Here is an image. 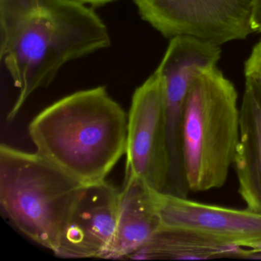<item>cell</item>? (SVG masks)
<instances>
[{
  "mask_svg": "<svg viewBox=\"0 0 261 261\" xmlns=\"http://www.w3.org/2000/svg\"><path fill=\"white\" fill-rule=\"evenodd\" d=\"M111 38L90 6L74 0H0V59L19 94L13 121L29 97L70 62L109 48Z\"/></svg>",
  "mask_w": 261,
  "mask_h": 261,
  "instance_id": "cell-1",
  "label": "cell"
},
{
  "mask_svg": "<svg viewBox=\"0 0 261 261\" xmlns=\"http://www.w3.org/2000/svg\"><path fill=\"white\" fill-rule=\"evenodd\" d=\"M128 115L105 86L62 97L29 126L36 153L86 185L105 181L126 152Z\"/></svg>",
  "mask_w": 261,
  "mask_h": 261,
  "instance_id": "cell-2",
  "label": "cell"
},
{
  "mask_svg": "<svg viewBox=\"0 0 261 261\" xmlns=\"http://www.w3.org/2000/svg\"><path fill=\"white\" fill-rule=\"evenodd\" d=\"M88 185L38 153L0 146V204L16 228L54 253Z\"/></svg>",
  "mask_w": 261,
  "mask_h": 261,
  "instance_id": "cell-3",
  "label": "cell"
},
{
  "mask_svg": "<svg viewBox=\"0 0 261 261\" xmlns=\"http://www.w3.org/2000/svg\"><path fill=\"white\" fill-rule=\"evenodd\" d=\"M238 94L218 67L200 76L186 100L181 128L189 191L219 189L233 164L240 136Z\"/></svg>",
  "mask_w": 261,
  "mask_h": 261,
  "instance_id": "cell-4",
  "label": "cell"
},
{
  "mask_svg": "<svg viewBox=\"0 0 261 261\" xmlns=\"http://www.w3.org/2000/svg\"><path fill=\"white\" fill-rule=\"evenodd\" d=\"M141 19L166 38L189 36L217 45L245 39L253 0H133Z\"/></svg>",
  "mask_w": 261,
  "mask_h": 261,
  "instance_id": "cell-5",
  "label": "cell"
},
{
  "mask_svg": "<svg viewBox=\"0 0 261 261\" xmlns=\"http://www.w3.org/2000/svg\"><path fill=\"white\" fill-rule=\"evenodd\" d=\"M125 154V178L135 177L152 190L164 192L169 158L163 83L157 68L133 94Z\"/></svg>",
  "mask_w": 261,
  "mask_h": 261,
  "instance_id": "cell-6",
  "label": "cell"
},
{
  "mask_svg": "<svg viewBox=\"0 0 261 261\" xmlns=\"http://www.w3.org/2000/svg\"><path fill=\"white\" fill-rule=\"evenodd\" d=\"M160 228L193 233L223 246H261V213L192 201L153 190Z\"/></svg>",
  "mask_w": 261,
  "mask_h": 261,
  "instance_id": "cell-7",
  "label": "cell"
},
{
  "mask_svg": "<svg viewBox=\"0 0 261 261\" xmlns=\"http://www.w3.org/2000/svg\"><path fill=\"white\" fill-rule=\"evenodd\" d=\"M221 55L219 45L192 36H175L157 68L163 83L166 146L172 163L182 160L181 128L189 91L200 76L217 67Z\"/></svg>",
  "mask_w": 261,
  "mask_h": 261,
  "instance_id": "cell-8",
  "label": "cell"
},
{
  "mask_svg": "<svg viewBox=\"0 0 261 261\" xmlns=\"http://www.w3.org/2000/svg\"><path fill=\"white\" fill-rule=\"evenodd\" d=\"M120 191L105 181L88 185L61 237V258L107 259L114 243Z\"/></svg>",
  "mask_w": 261,
  "mask_h": 261,
  "instance_id": "cell-9",
  "label": "cell"
},
{
  "mask_svg": "<svg viewBox=\"0 0 261 261\" xmlns=\"http://www.w3.org/2000/svg\"><path fill=\"white\" fill-rule=\"evenodd\" d=\"M233 164L247 208L261 213V84L252 79H246Z\"/></svg>",
  "mask_w": 261,
  "mask_h": 261,
  "instance_id": "cell-10",
  "label": "cell"
},
{
  "mask_svg": "<svg viewBox=\"0 0 261 261\" xmlns=\"http://www.w3.org/2000/svg\"><path fill=\"white\" fill-rule=\"evenodd\" d=\"M160 228L153 190L139 178L126 177L120 191L115 237L107 259H128Z\"/></svg>",
  "mask_w": 261,
  "mask_h": 261,
  "instance_id": "cell-11",
  "label": "cell"
},
{
  "mask_svg": "<svg viewBox=\"0 0 261 261\" xmlns=\"http://www.w3.org/2000/svg\"><path fill=\"white\" fill-rule=\"evenodd\" d=\"M241 247H227L180 230L160 229L129 259H203L237 256Z\"/></svg>",
  "mask_w": 261,
  "mask_h": 261,
  "instance_id": "cell-12",
  "label": "cell"
},
{
  "mask_svg": "<svg viewBox=\"0 0 261 261\" xmlns=\"http://www.w3.org/2000/svg\"><path fill=\"white\" fill-rule=\"evenodd\" d=\"M246 79H252L261 84V40L253 47L244 65Z\"/></svg>",
  "mask_w": 261,
  "mask_h": 261,
  "instance_id": "cell-13",
  "label": "cell"
},
{
  "mask_svg": "<svg viewBox=\"0 0 261 261\" xmlns=\"http://www.w3.org/2000/svg\"><path fill=\"white\" fill-rule=\"evenodd\" d=\"M250 24L253 33H261V0H253Z\"/></svg>",
  "mask_w": 261,
  "mask_h": 261,
  "instance_id": "cell-14",
  "label": "cell"
},
{
  "mask_svg": "<svg viewBox=\"0 0 261 261\" xmlns=\"http://www.w3.org/2000/svg\"><path fill=\"white\" fill-rule=\"evenodd\" d=\"M74 1L86 4V5L90 6V7H100L112 4L117 0H74Z\"/></svg>",
  "mask_w": 261,
  "mask_h": 261,
  "instance_id": "cell-15",
  "label": "cell"
}]
</instances>
